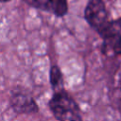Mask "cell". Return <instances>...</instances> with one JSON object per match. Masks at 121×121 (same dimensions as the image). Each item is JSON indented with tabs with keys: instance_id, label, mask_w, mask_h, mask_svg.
<instances>
[{
	"instance_id": "obj_1",
	"label": "cell",
	"mask_w": 121,
	"mask_h": 121,
	"mask_svg": "<svg viewBox=\"0 0 121 121\" xmlns=\"http://www.w3.org/2000/svg\"><path fill=\"white\" fill-rule=\"evenodd\" d=\"M48 107L58 121H83L78 103L65 89L53 93Z\"/></svg>"
},
{
	"instance_id": "obj_2",
	"label": "cell",
	"mask_w": 121,
	"mask_h": 121,
	"mask_svg": "<svg viewBox=\"0 0 121 121\" xmlns=\"http://www.w3.org/2000/svg\"><path fill=\"white\" fill-rule=\"evenodd\" d=\"M84 19L97 33L110 21V14L104 0H89L84 9Z\"/></svg>"
},
{
	"instance_id": "obj_6",
	"label": "cell",
	"mask_w": 121,
	"mask_h": 121,
	"mask_svg": "<svg viewBox=\"0 0 121 121\" xmlns=\"http://www.w3.org/2000/svg\"><path fill=\"white\" fill-rule=\"evenodd\" d=\"M110 94L112 104L121 113V67L117 70L114 75Z\"/></svg>"
},
{
	"instance_id": "obj_9",
	"label": "cell",
	"mask_w": 121,
	"mask_h": 121,
	"mask_svg": "<svg viewBox=\"0 0 121 121\" xmlns=\"http://www.w3.org/2000/svg\"><path fill=\"white\" fill-rule=\"evenodd\" d=\"M10 0H1V2L2 3H6V2H9Z\"/></svg>"
},
{
	"instance_id": "obj_8",
	"label": "cell",
	"mask_w": 121,
	"mask_h": 121,
	"mask_svg": "<svg viewBox=\"0 0 121 121\" xmlns=\"http://www.w3.org/2000/svg\"><path fill=\"white\" fill-rule=\"evenodd\" d=\"M101 50L103 54H108L109 52H112L113 55L121 56V35L112 41L103 42Z\"/></svg>"
},
{
	"instance_id": "obj_7",
	"label": "cell",
	"mask_w": 121,
	"mask_h": 121,
	"mask_svg": "<svg viewBox=\"0 0 121 121\" xmlns=\"http://www.w3.org/2000/svg\"><path fill=\"white\" fill-rule=\"evenodd\" d=\"M49 80L52 87V90L55 92L61 91L63 87V76L60 68L58 65H52L49 71Z\"/></svg>"
},
{
	"instance_id": "obj_4",
	"label": "cell",
	"mask_w": 121,
	"mask_h": 121,
	"mask_svg": "<svg viewBox=\"0 0 121 121\" xmlns=\"http://www.w3.org/2000/svg\"><path fill=\"white\" fill-rule=\"evenodd\" d=\"M26 5L49 12L56 17H63L68 13L67 0H22Z\"/></svg>"
},
{
	"instance_id": "obj_5",
	"label": "cell",
	"mask_w": 121,
	"mask_h": 121,
	"mask_svg": "<svg viewBox=\"0 0 121 121\" xmlns=\"http://www.w3.org/2000/svg\"><path fill=\"white\" fill-rule=\"evenodd\" d=\"M103 42H108L121 35V17L115 20H110L108 24L98 32Z\"/></svg>"
},
{
	"instance_id": "obj_3",
	"label": "cell",
	"mask_w": 121,
	"mask_h": 121,
	"mask_svg": "<svg viewBox=\"0 0 121 121\" xmlns=\"http://www.w3.org/2000/svg\"><path fill=\"white\" fill-rule=\"evenodd\" d=\"M9 105L16 113H36L39 107L36 101L27 94L23 92H12L9 97Z\"/></svg>"
}]
</instances>
